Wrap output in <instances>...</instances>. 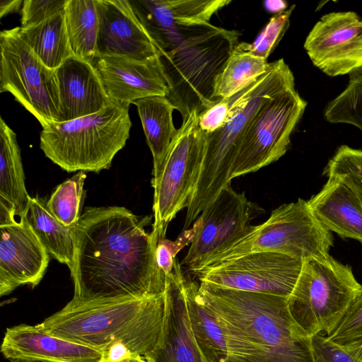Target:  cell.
Here are the masks:
<instances>
[{
    "mask_svg": "<svg viewBox=\"0 0 362 362\" xmlns=\"http://www.w3.org/2000/svg\"><path fill=\"white\" fill-rule=\"evenodd\" d=\"M67 0H25L21 9V28L40 24L64 10Z\"/></svg>",
    "mask_w": 362,
    "mask_h": 362,
    "instance_id": "d590c367",
    "label": "cell"
},
{
    "mask_svg": "<svg viewBox=\"0 0 362 362\" xmlns=\"http://www.w3.org/2000/svg\"><path fill=\"white\" fill-rule=\"evenodd\" d=\"M303 47L313 65L326 75L351 74L362 67V18L354 11L323 15Z\"/></svg>",
    "mask_w": 362,
    "mask_h": 362,
    "instance_id": "9a60e30c",
    "label": "cell"
},
{
    "mask_svg": "<svg viewBox=\"0 0 362 362\" xmlns=\"http://www.w3.org/2000/svg\"><path fill=\"white\" fill-rule=\"evenodd\" d=\"M303 261L286 255L259 252L204 267L193 273L200 283L223 288L288 296Z\"/></svg>",
    "mask_w": 362,
    "mask_h": 362,
    "instance_id": "4fadbf2b",
    "label": "cell"
},
{
    "mask_svg": "<svg viewBox=\"0 0 362 362\" xmlns=\"http://www.w3.org/2000/svg\"><path fill=\"white\" fill-rule=\"evenodd\" d=\"M295 85L293 74L284 59L270 62L268 70L230 96L231 106L223 124L211 134L204 132L201 170L183 230L189 229L202 211L230 183L232 170L245 134L262 105Z\"/></svg>",
    "mask_w": 362,
    "mask_h": 362,
    "instance_id": "277c9868",
    "label": "cell"
},
{
    "mask_svg": "<svg viewBox=\"0 0 362 362\" xmlns=\"http://www.w3.org/2000/svg\"><path fill=\"white\" fill-rule=\"evenodd\" d=\"M123 206L89 207L75 228L71 305L147 298L164 293L157 243Z\"/></svg>",
    "mask_w": 362,
    "mask_h": 362,
    "instance_id": "6da1fadb",
    "label": "cell"
},
{
    "mask_svg": "<svg viewBox=\"0 0 362 362\" xmlns=\"http://www.w3.org/2000/svg\"><path fill=\"white\" fill-rule=\"evenodd\" d=\"M307 102L295 85L278 93L260 107L242 140L231 180L254 173L281 158L303 117Z\"/></svg>",
    "mask_w": 362,
    "mask_h": 362,
    "instance_id": "8fae6325",
    "label": "cell"
},
{
    "mask_svg": "<svg viewBox=\"0 0 362 362\" xmlns=\"http://www.w3.org/2000/svg\"><path fill=\"white\" fill-rule=\"evenodd\" d=\"M23 1L21 0H1L0 17L3 18L9 13L18 11L22 8Z\"/></svg>",
    "mask_w": 362,
    "mask_h": 362,
    "instance_id": "ab89813d",
    "label": "cell"
},
{
    "mask_svg": "<svg viewBox=\"0 0 362 362\" xmlns=\"http://www.w3.org/2000/svg\"><path fill=\"white\" fill-rule=\"evenodd\" d=\"M199 284L184 278L189 320L195 339L208 362H224L227 347L223 330L203 302Z\"/></svg>",
    "mask_w": 362,
    "mask_h": 362,
    "instance_id": "d4e9b609",
    "label": "cell"
},
{
    "mask_svg": "<svg viewBox=\"0 0 362 362\" xmlns=\"http://www.w3.org/2000/svg\"><path fill=\"white\" fill-rule=\"evenodd\" d=\"M327 178L347 186L362 205V150L339 146L324 171Z\"/></svg>",
    "mask_w": 362,
    "mask_h": 362,
    "instance_id": "1f68e13d",
    "label": "cell"
},
{
    "mask_svg": "<svg viewBox=\"0 0 362 362\" xmlns=\"http://www.w3.org/2000/svg\"><path fill=\"white\" fill-rule=\"evenodd\" d=\"M95 67L110 100L129 105L150 96L168 95L158 56L136 59L121 56L97 57Z\"/></svg>",
    "mask_w": 362,
    "mask_h": 362,
    "instance_id": "ac0fdd59",
    "label": "cell"
},
{
    "mask_svg": "<svg viewBox=\"0 0 362 362\" xmlns=\"http://www.w3.org/2000/svg\"><path fill=\"white\" fill-rule=\"evenodd\" d=\"M61 122L96 113L113 102L93 64L72 56L57 69Z\"/></svg>",
    "mask_w": 362,
    "mask_h": 362,
    "instance_id": "44dd1931",
    "label": "cell"
},
{
    "mask_svg": "<svg viewBox=\"0 0 362 362\" xmlns=\"http://www.w3.org/2000/svg\"><path fill=\"white\" fill-rule=\"evenodd\" d=\"M221 327L224 362H316L310 337L292 317L288 297L199 285Z\"/></svg>",
    "mask_w": 362,
    "mask_h": 362,
    "instance_id": "7a4b0ae2",
    "label": "cell"
},
{
    "mask_svg": "<svg viewBox=\"0 0 362 362\" xmlns=\"http://www.w3.org/2000/svg\"><path fill=\"white\" fill-rule=\"evenodd\" d=\"M308 203L318 221L330 232L362 243V205L347 186L328 178Z\"/></svg>",
    "mask_w": 362,
    "mask_h": 362,
    "instance_id": "7402d4cb",
    "label": "cell"
},
{
    "mask_svg": "<svg viewBox=\"0 0 362 362\" xmlns=\"http://www.w3.org/2000/svg\"><path fill=\"white\" fill-rule=\"evenodd\" d=\"M164 293L147 298L71 305L37 327L104 354L105 359L145 357L155 348L164 319Z\"/></svg>",
    "mask_w": 362,
    "mask_h": 362,
    "instance_id": "3957f363",
    "label": "cell"
},
{
    "mask_svg": "<svg viewBox=\"0 0 362 362\" xmlns=\"http://www.w3.org/2000/svg\"><path fill=\"white\" fill-rule=\"evenodd\" d=\"M19 35L50 69H57L74 56L67 34L65 10L40 24L28 28L19 27Z\"/></svg>",
    "mask_w": 362,
    "mask_h": 362,
    "instance_id": "4316f807",
    "label": "cell"
},
{
    "mask_svg": "<svg viewBox=\"0 0 362 362\" xmlns=\"http://www.w3.org/2000/svg\"><path fill=\"white\" fill-rule=\"evenodd\" d=\"M198 228L196 221L189 229L183 230L175 240H170L166 238L160 239L156 246V260L159 268L165 276L173 269L177 254L185 246L192 242Z\"/></svg>",
    "mask_w": 362,
    "mask_h": 362,
    "instance_id": "e575fe53",
    "label": "cell"
},
{
    "mask_svg": "<svg viewBox=\"0 0 362 362\" xmlns=\"http://www.w3.org/2000/svg\"><path fill=\"white\" fill-rule=\"evenodd\" d=\"M356 362H362V337L340 345Z\"/></svg>",
    "mask_w": 362,
    "mask_h": 362,
    "instance_id": "f35d334b",
    "label": "cell"
},
{
    "mask_svg": "<svg viewBox=\"0 0 362 362\" xmlns=\"http://www.w3.org/2000/svg\"><path fill=\"white\" fill-rule=\"evenodd\" d=\"M0 197L15 209L20 218L30 199L25 186L21 151L16 133L0 118Z\"/></svg>",
    "mask_w": 362,
    "mask_h": 362,
    "instance_id": "484cf974",
    "label": "cell"
},
{
    "mask_svg": "<svg viewBox=\"0 0 362 362\" xmlns=\"http://www.w3.org/2000/svg\"><path fill=\"white\" fill-rule=\"evenodd\" d=\"M230 106L231 98L228 97L199 113L198 124L201 130L211 134L221 127L228 116Z\"/></svg>",
    "mask_w": 362,
    "mask_h": 362,
    "instance_id": "74e56055",
    "label": "cell"
},
{
    "mask_svg": "<svg viewBox=\"0 0 362 362\" xmlns=\"http://www.w3.org/2000/svg\"><path fill=\"white\" fill-rule=\"evenodd\" d=\"M333 242L332 232L318 221L308 201L298 199L273 210L266 221L253 226L245 236L194 272L252 252H277L303 261L325 258Z\"/></svg>",
    "mask_w": 362,
    "mask_h": 362,
    "instance_id": "52a82bcc",
    "label": "cell"
},
{
    "mask_svg": "<svg viewBox=\"0 0 362 362\" xmlns=\"http://www.w3.org/2000/svg\"><path fill=\"white\" fill-rule=\"evenodd\" d=\"M198 115L194 110L182 119L158 175L151 180L154 222L151 233L157 243L166 238L168 226L176 214L189 206L198 182L204 147Z\"/></svg>",
    "mask_w": 362,
    "mask_h": 362,
    "instance_id": "9c48e42d",
    "label": "cell"
},
{
    "mask_svg": "<svg viewBox=\"0 0 362 362\" xmlns=\"http://www.w3.org/2000/svg\"><path fill=\"white\" fill-rule=\"evenodd\" d=\"M64 10L74 56L93 64L99 31L97 0H67Z\"/></svg>",
    "mask_w": 362,
    "mask_h": 362,
    "instance_id": "83f0119b",
    "label": "cell"
},
{
    "mask_svg": "<svg viewBox=\"0 0 362 362\" xmlns=\"http://www.w3.org/2000/svg\"><path fill=\"white\" fill-rule=\"evenodd\" d=\"M264 8L269 13L276 15L287 10L288 4L283 0H266L263 2Z\"/></svg>",
    "mask_w": 362,
    "mask_h": 362,
    "instance_id": "60d3db41",
    "label": "cell"
},
{
    "mask_svg": "<svg viewBox=\"0 0 362 362\" xmlns=\"http://www.w3.org/2000/svg\"><path fill=\"white\" fill-rule=\"evenodd\" d=\"M129 107L113 102L93 115L51 122L40 132V148L67 172L98 173L108 169L129 137Z\"/></svg>",
    "mask_w": 362,
    "mask_h": 362,
    "instance_id": "8992f818",
    "label": "cell"
},
{
    "mask_svg": "<svg viewBox=\"0 0 362 362\" xmlns=\"http://www.w3.org/2000/svg\"><path fill=\"white\" fill-rule=\"evenodd\" d=\"M0 92H8L42 127L61 122L57 69L47 66L19 35V27L0 33Z\"/></svg>",
    "mask_w": 362,
    "mask_h": 362,
    "instance_id": "30bf717a",
    "label": "cell"
},
{
    "mask_svg": "<svg viewBox=\"0 0 362 362\" xmlns=\"http://www.w3.org/2000/svg\"><path fill=\"white\" fill-rule=\"evenodd\" d=\"M102 362H125L124 357L118 359H104Z\"/></svg>",
    "mask_w": 362,
    "mask_h": 362,
    "instance_id": "7bdbcfd3",
    "label": "cell"
},
{
    "mask_svg": "<svg viewBox=\"0 0 362 362\" xmlns=\"http://www.w3.org/2000/svg\"><path fill=\"white\" fill-rule=\"evenodd\" d=\"M316 362H356L340 345L322 334L312 337Z\"/></svg>",
    "mask_w": 362,
    "mask_h": 362,
    "instance_id": "8d00e7d4",
    "label": "cell"
},
{
    "mask_svg": "<svg viewBox=\"0 0 362 362\" xmlns=\"http://www.w3.org/2000/svg\"><path fill=\"white\" fill-rule=\"evenodd\" d=\"M239 36L236 30L209 23L173 49L158 52L167 98L182 119L221 100L214 97L215 81L239 43Z\"/></svg>",
    "mask_w": 362,
    "mask_h": 362,
    "instance_id": "5b68a950",
    "label": "cell"
},
{
    "mask_svg": "<svg viewBox=\"0 0 362 362\" xmlns=\"http://www.w3.org/2000/svg\"><path fill=\"white\" fill-rule=\"evenodd\" d=\"M264 209L250 201L245 192L226 186L196 220L198 228L182 264L194 272L210 257L249 233L251 221Z\"/></svg>",
    "mask_w": 362,
    "mask_h": 362,
    "instance_id": "7c38bea8",
    "label": "cell"
},
{
    "mask_svg": "<svg viewBox=\"0 0 362 362\" xmlns=\"http://www.w3.org/2000/svg\"><path fill=\"white\" fill-rule=\"evenodd\" d=\"M86 177L85 171H79L60 184L47 202L51 214L68 227H76L81 216Z\"/></svg>",
    "mask_w": 362,
    "mask_h": 362,
    "instance_id": "f546056e",
    "label": "cell"
},
{
    "mask_svg": "<svg viewBox=\"0 0 362 362\" xmlns=\"http://www.w3.org/2000/svg\"><path fill=\"white\" fill-rule=\"evenodd\" d=\"M22 217L47 252L60 263L67 265L71 272L75 259L76 227H68L58 221L48 210L47 202L38 197H30Z\"/></svg>",
    "mask_w": 362,
    "mask_h": 362,
    "instance_id": "cb8c5ba5",
    "label": "cell"
},
{
    "mask_svg": "<svg viewBox=\"0 0 362 362\" xmlns=\"http://www.w3.org/2000/svg\"><path fill=\"white\" fill-rule=\"evenodd\" d=\"M125 362H148L144 357L135 355H129L124 357Z\"/></svg>",
    "mask_w": 362,
    "mask_h": 362,
    "instance_id": "b9f144b4",
    "label": "cell"
},
{
    "mask_svg": "<svg viewBox=\"0 0 362 362\" xmlns=\"http://www.w3.org/2000/svg\"><path fill=\"white\" fill-rule=\"evenodd\" d=\"M269 66L265 59L235 49L216 78L214 97L222 100L233 95L265 73Z\"/></svg>",
    "mask_w": 362,
    "mask_h": 362,
    "instance_id": "f1b7e54d",
    "label": "cell"
},
{
    "mask_svg": "<svg viewBox=\"0 0 362 362\" xmlns=\"http://www.w3.org/2000/svg\"><path fill=\"white\" fill-rule=\"evenodd\" d=\"M1 351L11 361L102 362L105 359L104 354L96 349L28 325L7 328Z\"/></svg>",
    "mask_w": 362,
    "mask_h": 362,
    "instance_id": "ffe728a7",
    "label": "cell"
},
{
    "mask_svg": "<svg viewBox=\"0 0 362 362\" xmlns=\"http://www.w3.org/2000/svg\"><path fill=\"white\" fill-rule=\"evenodd\" d=\"M295 7L293 4L284 12L274 15L252 43L241 42L235 49L267 60L288 28Z\"/></svg>",
    "mask_w": 362,
    "mask_h": 362,
    "instance_id": "d6a6232c",
    "label": "cell"
},
{
    "mask_svg": "<svg viewBox=\"0 0 362 362\" xmlns=\"http://www.w3.org/2000/svg\"><path fill=\"white\" fill-rule=\"evenodd\" d=\"M147 144L153 156V178L161 169L168 148L178 129L173 124L175 107L165 96H150L134 101Z\"/></svg>",
    "mask_w": 362,
    "mask_h": 362,
    "instance_id": "603a6c76",
    "label": "cell"
},
{
    "mask_svg": "<svg viewBox=\"0 0 362 362\" xmlns=\"http://www.w3.org/2000/svg\"><path fill=\"white\" fill-rule=\"evenodd\" d=\"M185 276L176 259L165 276V313L160 337L148 362H208L191 328L183 287Z\"/></svg>",
    "mask_w": 362,
    "mask_h": 362,
    "instance_id": "2e32d148",
    "label": "cell"
},
{
    "mask_svg": "<svg viewBox=\"0 0 362 362\" xmlns=\"http://www.w3.org/2000/svg\"><path fill=\"white\" fill-rule=\"evenodd\" d=\"M97 57L115 55L147 59L158 56V50L128 0H97Z\"/></svg>",
    "mask_w": 362,
    "mask_h": 362,
    "instance_id": "d6986e66",
    "label": "cell"
},
{
    "mask_svg": "<svg viewBox=\"0 0 362 362\" xmlns=\"http://www.w3.org/2000/svg\"><path fill=\"white\" fill-rule=\"evenodd\" d=\"M128 1L158 52L175 48L231 3V0Z\"/></svg>",
    "mask_w": 362,
    "mask_h": 362,
    "instance_id": "5bb4252c",
    "label": "cell"
},
{
    "mask_svg": "<svg viewBox=\"0 0 362 362\" xmlns=\"http://www.w3.org/2000/svg\"><path fill=\"white\" fill-rule=\"evenodd\" d=\"M362 337V289L340 321L327 337L341 345Z\"/></svg>",
    "mask_w": 362,
    "mask_h": 362,
    "instance_id": "836d02e7",
    "label": "cell"
},
{
    "mask_svg": "<svg viewBox=\"0 0 362 362\" xmlns=\"http://www.w3.org/2000/svg\"><path fill=\"white\" fill-rule=\"evenodd\" d=\"M49 261V253L23 217L0 225L1 296L22 285L36 286Z\"/></svg>",
    "mask_w": 362,
    "mask_h": 362,
    "instance_id": "e0dca14e",
    "label": "cell"
},
{
    "mask_svg": "<svg viewBox=\"0 0 362 362\" xmlns=\"http://www.w3.org/2000/svg\"><path fill=\"white\" fill-rule=\"evenodd\" d=\"M11 362H41V361H25V360H15V361H11Z\"/></svg>",
    "mask_w": 362,
    "mask_h": 362,
    "instance_id": "ee69618b",
    "label": "cell"
},
{
    "mask_svg": "<svg viewBox=\"0 0 362 362\" xmlns=\"http://www.w3.org/2000/svg\"><path fill=\"white\" fill-rule=\"evenodd\" d=\"M349 75L346 87L327 103L324 117L329 123L351 124L362 132V67Z\"/></svg>",
    "mask_w": 362,
    "mask_h": 362,
    "instance_id": "4dcf8cb0",
    "label": "cell"
},
{
    "mask_svg": "<svg viewBox=\"0 0 362 362\" xmlns=\"http://www.w3.org/2000/svg\"><path fill=\"white\" fill-rule=\"evenodd\" d=\"M362 289L351 267L329 255L303 261L288 296L289 311L310 336L329 335L339 325Z\"/></svg>",
    "mask_w": 362,
    "mask_h": 362,
    "instance_id": "ba28073f",
    "label": "cell"
}]
</instances>
